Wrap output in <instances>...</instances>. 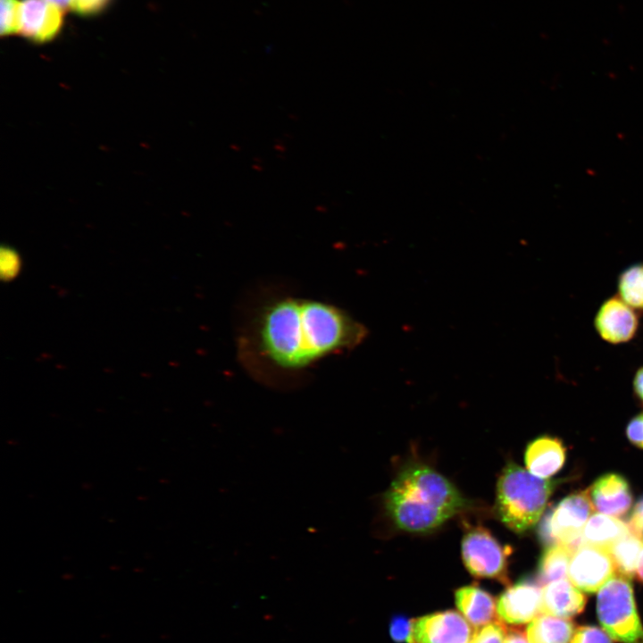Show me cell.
I'll use <instances>...</instances> for the list:
<instances>
[{
    "label": "cell",
    "mask_w": 643,
    "mask_h": 643,
    "mask_svg": "<svg viewBox=\"0 0 643 643\" xmlns=\"http://www.w3.org/2000/svg\"><path fill=\"white\" fill-rule=\"evenodd\" d=\"M570 643H612V638L598 627L582 626L574 631Z\"/></svg>",
    "instance_id": "obj_23"
},
{
    "label": "cell",
    "mask_w": 643,
    "mask_h": 643,
    "mask_svg": "<svg viewBox=\"0 0 643 643\" xmlns=\"http://www.w3.org/2000/svg\"><path fill=\"white\" fill-rule=\"evenodd\" d=\"M466 569L475 577L506 580L509 547L503 546L486 529L476 527L468 530L461 545Z\"/></svg>",
    "instance_id": "obj_5"
},
{
    "label": "cell",
    "mask_w": 643,
    "mask_h": 643,
    "mask_svg": "<svg viewBox=\"0 0 643 643\" xmlns=\"http://www.w3.org/2000/svg\"><path fill=\"white\" fill-rule=\"evenodd\" d=\"M632 389L636 398L643 405V365L639 367L634 373Z\"/></svg>",
    "instance_id": "obj_29"
},
{
    "label": "cell",
    "mask_w": 643,
    "mask_h": 643,
    "mask_svg": "<svg viewBox=\"0 0 643 643\" xmlns=\"http://www.w3.org/2000/svg\"><path fill=\"white\" fill-rule=\"evenodd\" d=\"M574 631L568 619L543 614L530 622L526 637L530 643H570Z\"/></svg>",
    "instance_id": "obj_17"
},
{
    "label": "cell",
    "mask_w": 643,
    "mask_h": 643,
    "mask_svg": "<svg viewBox=\"0 0 643 643\" xmlns=\"http://www.w3.org/2000/svg\"><path fill=\"white\" fill-rule=\"evenodd\" d=\"M505 635V627L502 623H487L475 631L470 643H504Z\"/></svg>",
    "instance_id": "obj_22"
},
{
    "label": "cell",
    "mask_w": 643,
    "mask_h": 643,
    "mask_svg": "<svg viewBox=\"0 0 643 643\" xmlns=\"http://www.w3.org/2000/svg\"><path fill=\"white\" fill-rule=\"evenodd\" d=\"M627 525L631 534L643 540V497L636 503Z\"/></svg>",
    "instance_id": "obj_27"
},
{
    "label": "cell",
    "mask_w": 643,
    "mask_h": 643,
    "mask_svg": "<svg viewBox=\"0 0 643 643\" xmlns=\"http://www.w3.org/2000/svg\"><path fill=\"white\" fill-rule=\"evenodd\" d=\"M626 434L632 444L643 448V413H639L630 421Z\"/></svg>",
    "instance_id": "obj_26"
},
{
    "label": "cell",
    "mask_w": 643,
    "mask_h": 643,
    "mask_svg": "<svg viewBox=\"0 0 643 643\" xmlns=\"http://www.w3.org/2000/svg\"><path fill=\"white\" fill-rule=\"evenodd\" d=\"M591 504L598 513L619 517L625 514L632 503L627 480L616 473L598 478L588 490Z\"/></svg>",
    "instance_id": "obj_12"
},
{
    "label": "cell",
    "mask_w": 643,
    "mask_h": 643,
    "mask_svg": "<svg viewBox=\"0 0 643 643\" xmlns=\"http://www.w3.org/2000/svg\"><path fill=\"white\" fill-rule=\"evenodd\" d=\"M598 619L609 636L622 643H643L633 589L627 578L614 575L598 590Z\"/></svg>",
    "instance_id": "obj_4"
},
{
    "label": "cell",
    "mask_w": 643,
    "mask_h": 643,
    "mask_svg": "<svg viewBox=\"0 0 643 643\" xmlns=\"http://www.w3.org/2000/svg\"><path fill=\"white\" fill-rule=\"evenodd\" d=\"M19 259L11 250L3 251L2 273L5 278L13 277L18 271Z\"/></svg>",
    "instance_id": "obj_28"
},
{
    "label": "cell",
    "mask_w": 643,
    "mask_h": 643,
    "mask_svg": "<svg viewBox=\"0 0 643 643\" xmlns=\"http://www.w3.org/2000/svg\"><path fill=\"white\" fill-rule=\"evenodd\" d=\"M455 611L438 612L412 622L410 643H470L472 630Z\"/></svg>",
    "instance_id": "obj_9"
},
{
    "label": "cell",
    "mask_w": 643,
    "mask_h": 643,
    "mask_svg": "<svg viewBox=\"0 0 643 643\" xmlns=\"http://www.w3.org/2000/svg\"><path fill=\"white\" fill-rule=\"evenodd\" d=\"M573 549L563 544H553L544 551L539 566V582H549L566 579Z\"/></svg>",
    "instance_id": "obj_19"
},
{
    "label": "cell",
    "mask_w": 643,
    "mask_h": 643,
    "mask_svg": "<svg viewBox=\"0 0 643 643\" xmlns=\"http://www.w3.org/2000/svg\"><path fill=\"white\" fill-rule=\"evenodd\" d=\"M112 0H76L71 11L81 16H93L103 12Z\"/></svg>",
    "instance_id": "obj_25"
},
{
    "label": "cell",
    "mask_w": 643,
    "mask_h": 643,
    "mask_svg": "<svg viewBox=\"0 0 643 643\" xmlns=\"http://www.w3.org/2000/svg\"><path fill=\"white\" fill-rule=\"evenodd\" d=\"M64 12L46 0H22L21 34L38 44L53 40L63 28Z\"/></svg>",
    "instance_id": "obj_10"
},
{
    "label": "cell",
    "mask_w": 643,
    "mask_h": 643,
    "mask_svg": "<svg viewBox=\"0 0 643 643\" xmlns=\"http://www.w3.org/2000/svg\"><path fill=\"white\" fill-rule=\"evenodd\" d=\"M2 37L12 36L21 32V1L0 0Z\"/></svg>",
    "instance_id": "obj_21"
},
{
    "label": "cell",
    "mask_w": 643,
    "mask_h": 643,
    "mask_svg": "<svg viewBox=\"0 0 643 643\" xmlns=\"http://www.w3.org/2000/svg\"><path fill=\"white\" fill-rule=\"evenodd\" d=\"M541 611V589L530 580H521L507 588L497 602L501 621L519 625L531 622Z\"/></svg>",
    "instance_id": "obj_11"
},
{
    "label": "cell",
    "mask_w": 643,
    "mask_h": 643,
    "mask_svg": "<svg viewBox=\"0 0 643 643\" xmlns=\"http://www.w3.org/2000/svg\"><path fill=\"white\" fill-rule=\"evenodd\" d=\"M609 552L602 547L581 544L571 557L568 579L579 589L593 593L615 574Z\"/></svg>",
    "instance_id": "obj_7"
},
{
    "label": "cell",
    "mask_w": 643,
    "mask_h": 643,
    "mask_svg": "<svg viewBox=\"0 0 643 643\" xmlns=\"http://www.w3.org/2000/svg\"><path fill=\"white\" fill-rule=\"evenodd\" d=\"M615 572L627 579L637 572L643 553V540L630 532L614 542L608 549Z\"/></svg>",
    "instance_id": "obj_18"
},
{
    "label": "cell",
    "mask_w": 643,
    "mask_h": 643,
    "mask_svg": "<svg viewBox=\"0 0 643 643\" xmlns=\"http://www.w3.org/2000/svg\"><path fill=\"white\" fill-rule=\"evenodd\" d=\"M412 622L402 615L393 617L389 625V632L396 642L410 643Z\"/></svg>",
    "instance_id": "obj_24"
},
{
    "label": "cell",
    "mask_w": 643,
    "mask_h": 643,
    "mask_svg": "<svg viewBox=\"0 0 643 643\" xmlns=\"http://www.w3.org/2000/svg\"><path fill=\"white\" fill-rule=\"evenodd\" d=\"M616 285L617 296L635 311L643 312V262L623 269Z\"/></svg>",
    "instance_id": "obj_20"
},
{
    "label": "cell",
    "mask_w": 643,
    "mask_h": 643,
    "mask_svg": "<svg viewBox=\"0 0 643 643\" xmlns=\"http://www.w3.org/2000/svg\"><path fill=\"white\" fill-rule=\"evenodd\" d=\"M586 597L566 579L544 585L541 589V612L545 614L568 619L584 609Z\"/></svg>",
    "instance_id": "obj_13"
},
{
    "label": "cell",
    "mask_w": 643,
    "mask_h": 643,
    "mask_svg": "<svg viewBox=\"0 0 643 643\" xmlns=\"http://www.w3.org/2000/svg\"><path fill=\"white\" fill-rule=\"evenodd\" d=\"M565 448L555 438L541 437L533 440L525 452L527 470L539 478H548L564 465Z\"/></svg>",
    "instance_id": "obj_14"
},
{
    "label": "cell",
    "mask_w": 643,
    "mask_h": 643,
    "mask_svg": "<svg viewBox=\"0 0 643 643\" xmlns=\"http://www.w3.org/2000/svg\"><path fill=\"white\" fill-rule=\"evenodd\" d=\"M628 525L616 517L595 514L586 522L582 533V544L608 549L614 542L629 534Z\"/></svg>",
    "instance_id": "obj_16"
},
{
    "label": "cell",
    "mask_w": 643,
    "mask_h": 643,
    "mask_svg": "<svg viewBox=\"0 0 643 643\" xmlns=\"http://www.w3.org/2000/svg\"><path fill=\"white\" fill-rule=\"evenodd\" d=\"M554 488V481L508 463L497 485L496 511L499 519L514 532L526 531L539 520Z\"/></svg>",
    "instance_id": "obj_3"
},
{
    "label": "cell",
    "mask_w": 643,
    "mask_h": 643,
    "mask_svg": "<svg viewBox=\"0 0 643 643\" xmlns=\"http://www.w3.org/2000/svg\"><path fill=\"white\" fill-rule=\"evenodd\" d=\"M465 504V499L448 480L419 463L405 467L385 495L386 509L394 522L411 532L436 529Z\"/></svg>",
    "instance_id": "obj_2"
},
{
    "label": "cell",
    "mask_w": 643,
    "mask_h": 643,
    "mask_svg": "<svg viewBox=\"0 0 643 643\" xmlns=\"http://www.w3.org/2000/svg\"><path fill=\"white\" fill-rule=\"evenodd\" d=\"M455 604L465 619L472 625L481 627L495 616L497 605L493 597L476 586H466L456 590Z\"/></svg>",
    "instance_id": "obj_15"
},
{
    "label": "cell",
    "mask_w": 643,
    "mask_h": 643,
    "mask_svg": "<svg viewBox=\"0 0 643 643\" xmlns=\"http://www.w3.org/2000/svg\"><path fill=\"white\" fill-rule=\"evenodd\" d=\"M368 334L364 325L328 301L296 296L261 305L242 335L243 355L266 370L305 372L325 358L352 350Z\"/></svg>",
    "instance_id": "obj_1"
},
{
    "label": "cell",
    "mask_w": 643,
    "mask_h": 643,
    "mask_svg": "<svg viewBox=\"0 0 643 643\" xmlns=\"http://www.w3.org/2000/svg\"><path fill=\"white\" fill-rule=\"evenodd\" d=\"M593 510L588 491L569 495L552 511L543 526L542 536L575 550L582 544V530Z\"/></svg>",
    "instance_id": "obj_6"
},
{
    "label": "cell",
    "mask_w": 643,
    "mask_h": 643,
    "mask_svg": "<svg viewBox=\"0 0 643 643\" xmlns=\"http://www.w3.org/2000/svg\"><path fill=\"white\" fill-rule=\"evenodd\" d=\"M637 574H638L639 579L641 581H643V553L641 555V557H640V560H639V563L638 565Z\"/></svg>",
    "instance_id": "obj_32"
},
{
    "label": "cell",
    "mask_w": 643,
    "mask_h": 643,
    "mask_svg": "<svg viewBox=\"0 0 643 643\" xmlns=\"http://www.w3.org/2000/svg\"><path fill=\"white\" fill-rule=\"evenodd\" d=\"M593 325L599 338L611 345L631 341L639 328L635 310L617 295L605 299L597 310Z\"/></svg>",
    "instance_id": "obj_8"
},
{
    "label": "cell",
    "mask_w": 643,
    "mask_h": 643,
    "mask_svg": "<svg viewBox=\"0 0 643 643\" xmlns=\"http://www.w3.org/2000/svg\"><path fill=\"white\" fill-rule=\"evenodd\" d=\"M49 3L55 4L56 6L60 7L61 9L66 11L72 9L73 4H75L76 0H46Z\"/></svg>",
    "instance_id": "obj_31"
},
{
    "label": "cell",
    "mask_w": 643,
    "mask_h": 643,
    "mask_svg": "<svg viewBox=\"0 0 643 643\" xmlns=\"http://www.w3.org/2000/svg\"><path fill=\"white\" fill-rule=\"evenodd\" d=\"M504 643H530L525 637L518 631L510 632L505 639Z\"/></svg>",
    "instance_id": "obj_30"
}]
</instances>
